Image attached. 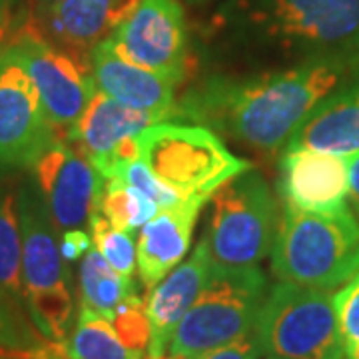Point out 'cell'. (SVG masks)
Instances as JSON below:
<instances>
[{
    "label": "cell",
    "mask_w": 359,
    "mask_h": 359,
    "mask_svg": "<svg viewBox=\"0 0 359 359\" xmlns=\"http://www.w3.org/2000/svg\"><path fill=\"white\" fill-rule=\"evenodd\" d=\"M358 70L316 60L244 76L210 74L184 92L174 114L248 150L276 154L299 124Z\"/></svg>",
    "instance_id": "cell-1"
},
{
    "label": "cell",
    "mask_w": 359,
    "mask_h": 359,
    "mask_svg": "<svg viewBox=\"0 0 359 359\" xmlns=\"http://www.w3.org/2000/svg\"><path fill=\"white\" fill-rule=\"evenodd\" d=\"M210 39L257 72L316 60L359 68V0H224Z\"/></svg>",
    "instance_id": "cell-2"
},
{
    "label": "cell",
    "mask_w": 359,
    "mask_h": 359,
    "mask_svg": "<svg viewBox=\"0 0 359 359\" xmlns=\"http://www.w3.org/2000/svg\"><path fill=\"white\" fill-rule=\"evenodd\" d=\"M271 269L282 282L332 292L359 269V224L349 205L313 214L283 204L271 245Z\"/></svg>",
    "instance_id": "cell-3"
},
{
    "label": "cell",
    "mask_w": 359,
    "mask_h": 359,
    "mask_svg": "<svg viewBox=\"0 0 359 359\" xmlns=\"http://www.w3.org/2000/svg\"><path fill=\"white\" fill-rule=\"evenodd\" d=\"M18 218L22 233V290L25 306L39 334L54 346L68 337L74 299L58 242V228L34 178L18 190Z\"/></svg>",
    "instance_id": "cell-4"
},
{
    "label": "cell",
    "mask_w": 359,
    "mask_h": 359,
    "mask_svg": "<svg viewBox=\"0 0 359 359\" xmlns=\"http://www.w3.org/2000/svg\"><path fill=\"white\" fill-rule=\"evenodd\" d=\"M268 292V280L259 268H210L198 299L170 339L168 353L204 359L254 334Z\"/></svg>",
    "instance_id": "cell-5"
},
{
    "label": "cell",
    "mask_w": 359,
    "mask_h": 359,
    "mask_svg": "<svg viewBox=\"0 0 359 359\" xmlns=\"http://www.w3.org/2000/svg\"><path fill=\"white\" fill-rule=\"evenodd\" d=\"M138 156L182 200H210L219 188L252 170L204 126L158 122L136 136Z\"/></svg>",
    "instance_id": "cell-6"
},
{
    "label": "cell",
    "mask_w": 359,
    "mask_h": 359,
    "mask_svg": "<svg viewBox=\"0 0 359 359\" xmlns=\"http://www.w3.org/2000/svg\"><path fill=\"white\" fill-rule=\"evenodd\" d=\"M210 200V219L202 233L210 268H257L271 252L278 230V208L268 182L254 170H245Z\"/></svg>",
    "instance_id": "cell-7"
},
{
    "label": "cell",
    "mask_w": 359,
    "mask_h": 359,
    "mask_svg": "<svg viewBox=\"0 0 359 359\" xmlns=\"http://www.w3.org/2000/svg\"><path fill=\"white\" fill-rule=\"evenodd\" d=\"M256 335L264 359H344L332 292L292 282L271 285Z\"/></svg>",
    "instance_id": "cell-8"
},
{
    "label": "cell",
    "mask_w": 359,
    "mask_h": 359,
    "mask_svg": "<svg viewBox=\"0 0 359 359\" xmlns=\"http://www.w3.org/2000/svg\"><path fill=\"white\" fill-rule=\"evenodd\" d=\"M4 46L32 80L54 132L66 140L96 92L88 66L54 46L36 25L18 28Z\"/></svg>",
    "instance_id": "cell-9"
},
{
    "label": "cell",
    "mask_w": 359,
    "mask_h": 359,
    "mask_svg": "<svg viewBox=\"0 0 359 359\" xmlns=\"http://www.w3.org/2000/svg\"><path fill=\"white\" fill-rule=\"evenodd\" d=\"M120 56L182 84L190 65L188 26L178 0H138L108 36Z\"/></svg>",
    "instance_id": "cell-10"
},
{
    "label": "cell",
    "mask_w": 359,
    "mask_h": 359,
    "mask_svg": "<svg viewBox=\"0 0 359 359\" xmlns=\"http://www.w3.org/2000/svg\"><path fill=\"white\" fill-rule=\"evenodd\" d=\"M58 134L50 126L40 96L22 65L0 48V178L34 168Z\"/></svg>",
    "instance_id": "cell-11"
},
{
    "label": "cell",
    "mask_w": 359,
    "mask_h": 359,
    "mask_svg": "<svg viewBox=\"0 0 359 359\" xmlns=\"http://www.w3.org/2000/svg\"><path fill=\"white\" fill-rule=\"evenodd\" d=\"M34 182L58 230H84L98 212L104 178L70 142L56 140L34 164Z\"/></svg>",
    "instance_id": "cell-12"
},
{
    "label": "cell",
    "mask_w": 359,
    "mask_h": 359,
    "mask_svg": "<svg viewBox=\"0 0 359 359\" xmlns=\"http://www.w3.org/2000/svg\"><path fill=\"white\" fill-rule=\"evenodd\" d=\"M278 190L283 204L332 214L347 208L349 172L346 156L316 150H285L280 158Z\"/></svg>",
    "instance_id": "cell-13"
},
{
    "label": "cell",
    "mask_w": 359,
    "mask_h": 359,
    "mask_svg": "<svg viewBox=\"0 0 359 359\" xmlns=\"http://www.w3.org/2000/svg\"><path fill=\"white\" fill-rule=\"evenodd\" d=\"M88 70L98 92L134 110L172 118L176 112L178 84L130 62L112 48L108 40L94 46L88 56Z\"/></svg>",
    "instance_id": "cell-14"
},
{
    "label": "cell",
    "mask_w": 359,
    "mask_h": 359,
    "mask_svg": "<svg viewBox=\"0 0 359 359\" xmlns=\"http://www.w3.org/2000/svg\"><path fill=\"white\" fill-rule=\"evenodd\" d=\"M138 0H62L39 16V30L54 46L88 66L94 46L108 39Z\"/></svg>",
    "instance_id": "cell-15"
},
{
    "label": "cell",
    "mask_w": 359,
    "mask_h": 359,
    "mask_svg": "<svg viewBox=\"0 0 359 359\" xmlns=\"http://www.w3.org/2000/svg\"><path fill=\"white\" fill-rule=\"evenodd\" d=\"M208 276L210 256L205 242L200 238L192 256L180 262L164 280L156 283L146 299V316L150 321L148 358L166 355L172 335L198 299Z\"/></svg>",
    "instance_id": "cell-16"
},
{
    "label": "cell",
    "mask_w": 359,
    "mask_h": 359,
    "mask_svg": "<svg viewBox=\"0 0 359 359\" xmlns=\"http://www.w3.org/2000/svg\"><path fill=\"white\" fill-rule=\"evenodd\" d=\"M285 150H316L346 158L359 154V70L299 124Z\"/></svg>",
    "instance_id": "cell-17"
},
{
    "label": "cell",
    "mask_w": 359,
    "mask_h": 359,
    "mask_svg": "<svg viewBox=\"0 0 359 359\" xmlns=\"http://www.w3.org/2000/svg\"><path fill=\"white\" fill-rule=\"evenodd\" d=\"M204 204L202 200H182L160 208L154 218L142 226L136 244V268L146 287H154L164 280L188 254L194 224Z\"/></svg>",
    "instance_id": "cell-18"
},
{
    "label": "cell",
    "mask_w": 359,
    "mask_h": 359,
    "mask_svg": "<svg viewBox=\"0 0 359 359\" xmlns=\"http://www.w3.org/2000/svg\"><path fill=\"white\" fill-rule=\"evenodd\" d=\"M164 120L166 118L152 112L128 108L96 90L86 110L68 132L66 142L80 150L94 166L104 156L110 154L122 140L134 138L146 128Z\"/></svg>",
    "instance_id": "cell-19"
},
{
    "label": "cell",
    "mask_w": 359,
    "mask_h": 359,
    "mask_svg": "<svg viewBox=\"0 0 359 359\" xmlns=\"http://www.w3.org/2000/svg\"><path fill=\"white\" fill-rule=\"evenodd\" d=\"M80 309H88L104 320H114L116 311L132 299L140 297L134 278L118 273L96 248L84 254L78 269Z\"/></svg>",
    "instance_id": "cell-20"
},
{
    "label": "cell",
    "mask_w": 359,
    "mask_h": 359,
    "mask_svg": "<svg viewBox=\"0 0 359 359\" xmlns=\"http://www.w3.org/2000/svg\"><path fill=\"white\" fill-rule=\"evenodd\" d=\"M62 359H142L120 341L112 323L88 309H80L74 332L60 344Z\"/></svg>",
    "instance_id": "cell-21"
},
{
    "label": "cell",
    "mask_w": 359,
    "mask_h": 359,
    "mask_svg": "<svg viewBox=\"0 0 359 359\" xmlns=\"http://www.w3.org/2000/svg\"><path fill=\"white\" fill-rule=\"evenodd\" d=\"M0 292L25 306L18 200L8 186H0Z\"/></svg>",
    "instance_id": "cell-22"
},
{
    "label": "cell",
    "mask_w": 359,
    "mask_h": 359,
    "mask_svg": "<svg viewBox=\"0 0 359 359\" xmlns=\"http://www.w3.org/2000/svg\"><path fill=\"white\" fill-rule=\"evenodd\" d=\"M158 210L160 205L140 190L126 186L118 180H104L98 212L118 230L134 233V230L146 226L154 218Z\"/></svg>",
    "instance_id": "cell-23"
},
{
    "label": "cell",
    "mask_w": 359,
    "mask_h": 359,
    "mask_svg": "<svg viewBox=\"0 0 359 359\" xmlns=\"http://www.w3.org/2000/svg\"><path fill=\"white\" fill-rule=\"evenodd\" d=\"M46 349L22 304L0 292V353H36Z\"/></svg>",
    "instance_id": "cell-24"
},
{
    "label": "cell",
    "mask_w": 359,
    "mask_h": 359,
    "mask_svg": "<svg viewBox=\"0 0 359 359\" xmlns=\"http://www.w3.org/2000/svg\"><path fill=\"white\" fill-rule=\"evenodd\" d=\"M90 236L96 250L112 268L126 276L134 278L136 269V245H134V233L114 228L100 212H94L88 222Z\"/></svg>",
    "instance_id": "cell-25"
},
{
    "label": "cell",
    "mask_w": 359,
    "mask_h": 359,
    "mask_svg": "<svg viewBox=\"0 0 359 359\" xmlns=\"http://www.w3.org/2000/svg\"><path fill=\"white\" fill-rule=\"evenodd\" d=\"M110 323L120 341L132 351L144 353V349L150 346V321L146 316V302L142 297L124 304Z\"/></svg>",
    "instance_id": "cell-26"
},
{
    "label": "cell",
    "mask_w": 359,
    "mask_h": 359,
    "mask_svg": "<svg viewBox=\"0 0 359 359\" xmlns=\"http://www.w3.org/2000/svg\"><path fill=\"white\" fill-rule=\"evenodd\" d=\"M344 346H359V269L334 295Z\"/></svg>",
    "instance_id": "cell-27"
},
{
    "label": "cell",
    "mask_w": 359,
    "mask_h": 359,
    "mask_svg": "<svg viewBox=\"0 0 359 359\" xmlns=\"http://www.w3.org/2000/svg\"><path fill=\"white\" fill-rule=\"evenodd\" d=\"M262 347L257 341L256 332L250 335H245L244 339L230 344V346L216 349L214 353L205 355L204 359H262Z\"/></svg>",
    "instance_id": "cell-28"
},
{
    "label": "cell",
    "mask_w": 359,
    "mask_h": 359,
    "mask_svg": "<svg viewBox=\"0 0 359 359\" xmlns=\"http://www.w3.org/2000/svg\"><path fill=\"white\" fill-rule=\"evenodd\" d=\"M92 248V236L84 230H68L62 231L60 240V252L66 262H76Z\"/></svg>",
    "instance_id": "cell-29"
},
{
    "label": "cell",
    "mask_w": 359,
    "mask_h": 359,
    "mask_svg": "<svg viewBox=\"0 0 359 359\" xmlns=\"http://www.w3.org/2000/svg\"><path fill=\"white\" fill-rule=\"evenodd\" d=\"M347 172H349V210L359 224V154L347 156Z\"/></svg>",
    "instance_id": "cell-30"
},
{
    "label": "cell",
    "mask_w": 359,
    "mask_h": 359,
    "mask_svg": "<svg viewBox=\"0 0 359 359\" xmlns=\"http://www.w3.org/2000/svg\"><path fill=\"white\" fill-rule=\"evenodd\" d=\"M16 0H0V39L8 32L13 20V8Z\"/></svg>",
    "instance_id": "cell-31"
},
{
    "label": "cell",
    "mask_w": 359,
    "mask_h": 359,
    "mask_svg": "<svg viewBox=\"0 0 359 359\" xmlns=\"http://www.w3.org/2000/svg\"><path fill=\"white\" fill-rule=\"evenodd\" d=\"M62 0H36V14H44L48 13L50 8H54L56 4H60Z\"/></svg>",
    "instance_id": "cell-32"
},
{
    "label": "cell",
    "mask_w": 359,
    "mask_h": 359,
    "mask_svg": "<svg viewBox=\"0 0 359 359\" xmlns=\"http://www.w3.org/2000/svg\"><path fill=\"white\" fill-rule=\"evenodd\" d=\"M6 355H8V353H0V359H4V358H6Z\"/></svg>",
    "instance_id": "cell-33"
}]
</instances>
